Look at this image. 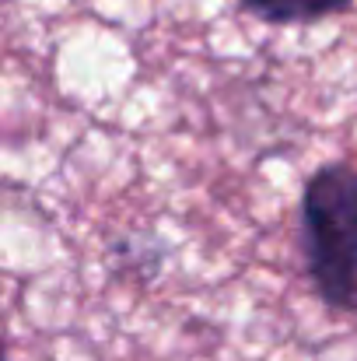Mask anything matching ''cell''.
Masks as SVG:
<instances>
[{"instance_id": "1", "label": "cell", "mask_w": 357, "mask_h": 361, "mask_svg": "<svg viewBox=\"0 0 357 361\" xmlns=\"http://www.w3.org/2000/svg\"><path fill=\"white\" fill-rule=\"evenodd\" d=\"M298 228L315 295L337 312H357V169L351 161H326L305 179Z\"/></svg>"}, {"instance_id": "2", "label": "cell", "mask_w": 357, "mask_h": 361, "mask_svg": "<svg viewBox=\"0 0 357 361\" xmlns=\"http://www.w3.org/2000/svg\"><path fill=\"white\" fill-rule=\"evenodd\" d=\"M238 7L263 25L287 28V25H315L347 14L354 0H238Z\"/></svg>"}]
</instances>
